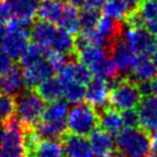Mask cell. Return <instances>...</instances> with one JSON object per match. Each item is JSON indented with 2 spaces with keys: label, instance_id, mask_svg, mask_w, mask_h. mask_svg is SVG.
Masks as SVG:
<instances>
[{
  "label": "cell",
  "instance_id": "1",
  "mask_svg": "<svg viewBox=\"0 0 157 157\" xmlns=\"http://www.w3.org/2000/svg\"><path fill=\"white\" fill-rule=\"evenodd\" d=\"M116 151L121 157H147L150 154V134L142 127L124 128L116 139Z\"/></svg>",
  "mask_w": 157,
  "mask_h": 157
},
{
  "label": "cell",
  "instance_id": "2",
  "mask_svg": "<svg viewBox=\"0 0 157 157\" xmlns=\"http://www.w3.org/2000/svg\"><path fill=\"white\" fill-rule=\"evenodd\" d=\"M44 109V99L36 89L25 88L15 96L16 118L23 127H35L40 121Z\"/></svg>",
  "mask_w": 157,
  "mask_h": 157
},
{
  "label": "cell",
  "instance_id": "3",
  "mask_svg": "<svg viewBox=\"0 0 157 157\" xmlns=\"http://www.w3.org/2000/svg\"><path fill=\"white\" fill-rule=\"evenodd\" d=\"M142 99L139 84L129 76L119 78L111 86L109 94V106L123 112L128 109H135Z\"/></svg>",
  "mask_w": 157,
  "mask_h": 157
},
{
  "label": "cell",
  "instance_id": "4",
  "mask_svg": "<svg viewBox=\"0 0 157 157\" xmlns=\"http://www.w3.org/2000/svg\"><path fill=\"white\" fill-rule=\"evenodd\" d=\"M67 132L78 135H89L98 127V114L96 109L87 102L76 103L69 110L66 120Z\"/></svg>",
  "mask_w": 157,
  "mask_h": 157
},
{
  "label": "cell",
  "instance_id": "5",
  "mask_svg": "<svg viewBox=\"0 0 157 157\" xmlns=\"http://www.w3.org/2000/svg\"><path fill=\"white\" fill-rule=\"evenodd\" d=\"M5 136L0 146V157H27L23 140V127L16 117L5 124Z\"/></svg>",
  "mask_w": 157,
  "mask_h": 157
},
{
  "label": "cell",
  "instance_id": "6",
  "mask_svg": "<svg viewBox=\"0 0 157 157\" xmlns=\"http://www.w3.org/2000/svg\"><path fill=\"white\" fill-rule=\"evenodd\" d=\"M108 54L112 58L117 67L119 78L129 76V74L132 73L133 66L136 61L137 54L127 44V42L124 38V35L110 46Z\"/></svg>",
  "mask_w": 157,
  "mask_h": 157
},
{
  "label": "cell",
  "instance_id": "7",
  "mask_svg": "<svg viewBox=\"0 0 157 157\" xmlns=\"http://www.w3.org/2000/svg\"><path fill=\"white\" fill-rule=\"evenodd\" d=\"M124 38L137 56H150L156 50V39L144 27H127L124 30Z\"/></svg>",
  "mask_w": 157,
  "mask_h": 157
},
{
  "label": "cell",
  "instance_id": "8",
  "mask_svg": "<svg viewBox=\"0 0 157 157\" xmlns=\"http://www.w3.org/2000/svg\"><path fill=\"white\" fill-rule=\"evenodd\" d=\"M140 126L147 133L157 134V96H147L137 105Z\"/></svg>",
  "mask_w": 157,
  "mask_h": 157
},
{
  "label": "cell",
  "instance_id": "9",
  "mask_svg": "<svg viewBox=\"0 0 157 157\" xmlns=\"http://www.w3.org/2000/svg\"><path fill=\"white\" fill-rule=\"evenodd\" d=\"M66 157H93L94 152L89 140L86 136L66 132L61 137Z\"/></svg>",
  "mask_w": 157,
  "mask_h": 157
},
{
  "label": "cell",
  "instance_id": "10",
  "mask_svg": "<svg viewBox=\"0 0 157 157\" xmlns=\"http://www.w3.org/2000/svg\"><path fill=\"white\" fill-rule=\"evenodd\" d=\"M54 69L46 59H42L23 69V84L25 88L36 89L46 78L53 76Z\"/></svg>",
  "mask_w": 157,
  "mask_h": 157
},
{
  "label": "cell",
  "instance_id": "11",
  "mask_svg": "<svg viewBox=\"0 0 157 157\" xmlns=\"http://www.w3.org/2000/svg\"><path fill=\"white\" fill-rule=\"evenodd\" d=\"M68 102L58 99L49 103L44 109L40 121L48 124L50 126L57 127L63 131H67L66 118L68 114Z\"/></svg>",
  "mask_w": 157,
  "mask_h": 157
},
{
  "label": "cell",
  "instance_id": "12",
  "mask_svg": "<svg viewBox=\"0 0 157 157\" xmlns=\"http://www.w3.org/2000/svg\"><path fill=\"white\" fill-rule=\"evenodd\" d=\"M86 89L84 99L87 103L98 110L109 105V94H110V84L108 81L102 78H93Z\"/></svg>",
  "mask_w": 157,
  "mask_h": 157
},
{
  "label": "cell",
  "instance_id": "13",
  "mask_svg": "<svg viewBox=\"0 0 157 157\" xmlns=\"http://www.w3.org/2000/svg\"><path fill=\"white\" fill-rule=\"evenodd\" d=\"M60 81H75L80 84H87L93 80V73L86 65L72 59L64 65V67L58 72Z\"/></svg>",
  "mask_w": 157,
  "mask_h": 157
},
{
  "label": "cell",
  "instance_id": "14",
  "mask_svg": "<svg viewBox=\"0 0 157 157\" xmlns=\"http://www.w3.org/2000/svg\"><path fill=\"white\" fill-rule=\"evenodd\" d=\"M89 142L94 155L97 157H110L116 152V142L112 135L97 127L89 134Z\"/></svg>",
  "mask_w": 157,
  "mask_h": 157
},
{
  "label": "cell",
  "instance_id": "15",
  "mask_svg": "<svg viewBox=\"0 0 157 157\" xmlns=\"http://www.w3.org/2000/svg\"><path fill=\"white\" fill-rule=\"evenodd\" d=\"M23 89V71L21 66H13L10 71L0 75V94L15 97Z\"/></svg>",
  "mask_w": 157,
  "mask_h": 157
},
{
  "label": "cell",
  "instance_id": "16",
  "mask_svg": "<svg viewBox=\"0 0 157 157\" xmlns=\"http://www.w3.org/2000/svg\"><path fill=\"white\" fill-rule=\"evenodd\" d=\"M98 114V127L109 133L110 135H118L123 131L124 123L119 111L109 105L96 110Z\"/></svg>",
  "mask_w": 157,
  "mask_h": 157
},
{
  "label": "cell",
  "instance_id": "17",
  "mask_svg": "<svg viewBox=\"0 0 157 157\" xmlns=\"http://www.w3.org/2000/svg\"><path fill=\"white\" fill-rule=\"evenodd\" d=\"M50 50L68 56L69 58L76 59V46L75 38L67 30L63 28H57L56 35L49 46Z\"/></svg>",
  "mask_w": 157,
  "mask_h": 157
},
{
  "label": "cell",
  "instance_id": "18",
  "mask_svg": "<svg viewBox=\"0 0 157 157\" xmlns=\"http://www.w3.org/2000/svg\"><path fill=\"white\" fill-rule=\"evenodd\" d=\"M27 157H66V155L61 141L42 139L27 151Z\"/></svg>",
  "mask_w": 157,
  "mask_h": 157
},
{
  "label": "cell",
  "instance_id": "19",
  "mask_svg": "<svg viewBox=\"0 0 157 157\" xmlns=\"http://www.w3.org/2000/svg\"><path fill=\"white\" fill-rule=\"evenodd\" d=\"M56 31H57V28L52 22L37 20L31 25L30 38L33 39L34 43L36 44L49 49L50 44L56 35Z\"/></svg>",
  "mask_w": 157,
  "mask_h": 157
},
{
  "label": "cell",
  "instance_id": "20",
  "mask_svg": "<svg viewBox=\"0 0 157 157\" xmlns=\"http://www.w3.org/2000/svg\"><path fill=\"white\" fill-rule=\"evenodd\" d=\"M14 17L33 21L36 16L39 0H2Z\"/></svg>",
  "mask_w": 157,
  "mask_h": 157
},
{
  "label": "cell",
  "instance_id": "21",
  "mask_svg": "<svg viewBox=\"0 0 157 157\" xmlns=\"http://www.w3.org/2000/svg\"><path fill=\"white\" fill-rule=\"evenodd\" d=\"M156 73L157 71L149 56H137L129 78L139 83L143 81H150L156 76Z\"/></svg>",
  "mask_w": 157,
  "mask_h": 157
},
{
  "label": "cell",
  "instance_id": "22",
  "mask_svg": "<svg viewBox=\"0 0 157 157\" xmlns=\"http://www.w3.org/2000/svg\"><path fill=\"white\" fill-rule=\"evenodd\" d=\"M36 91L48 103L61 99V97L64 96L63 84H61L60 78H53V76L46 78L40 84H38L37 88H36Z\"/></svg>",
  "mask_w": 157,
  "mask_h": 157
},
{
  "label": "cell",
  "instance_id": "23",
  "mask_svg": "<svg viewBox=\"0 0 157 157\" xmlns=\"http://www.w3.org/2000/svg\"><path fill=\"white\" fill-rule=\"evenodd\" d=\"M58 23L60 28L67 30L69 34H78L81 31V27H80V13L78 10V7L73 5L65 6Z\"/></svg>",
  "mask_w": 157,
  "mask_h": 157
},
{
  "label": "cell",
  "instance_id": "24",
  "mask_svg": "<svg viewBox=\"0 0 157 157\" xmlns=\"http://www.w3.org/2000/svg\"><path fill=\"white\" fill-rule=\"evenodd\" d=\"M63 8L64 7L61 6V4L56 0H40L38 2L36 16L38 17V20L56 23L61 16Z\"/></svg>",
  "mask_w": 157,
  "mask_h": 157
},
{
  "label": "cell",
  "instance_id": "25",
  "mask_svg": "<svg viewBox=\"0 0 157 157\" xmlns=\"http://www.w3.org/2000/svg\"><path fill=\"white\" fill-rule=\"evenodd\" d=\"M106 51L102 46H96V45H88L83 49L78 50L76 52V60H78L81 64L86 65L87 67H91L93 65L98 63L99 60L105 58Z\"/></svg>",
  "mask_w": 157,
  "mask_h": 157
},
{
  "label": "cell",
  "instance_id": "26",
  "mask_svg": "<svg viewBox=\"0 0 157 157\" xmlns=\"http://www.w3.org/2000/svg\"><path fill=\"white\" fill-rule=\"evenodd\" d=\"M129 10H131L125 0H105L103 6L104 15L117 21L125 20Z\"/></svg>",
  "mask_w": 157,
  "mask_h": 157
},
{
  "label": "cell",
  "instance_id": "27",
  "mask_svg": "<svg viewBox=\"0 0 157 157\" xmlns=\"http://www.w3.org/2000/svg\"><path fill=\"white\" fill-rule=\"evenodd\" d=\"M48 51H49V49L43 48L40 45L36 44V43L28 45L27 49L25 50V52L20 57V66L22 68H25L30 65L44 59V57L48 54Z\"/></svg>",
  "mask_w": 157,
  "mask_h": 157
},
{
  "label": "cell",
  "instance_id": "28",
  "mask_svg": "<svg viewBox=\"0 0 157 157\" xmlns=\"http://www.w3.org/2000/svg\"><path fill=\"white\" fill-rule=\"evenodd\" d=\"M63 84V94L66 101L69 103H80L84 99L86 88L83 84H80L75 81H61Z\"/></svg>",
  "mask_w": 157,
  "mask_h": 157
},
{
  "label": "cell",
  "instance_id": "29",
  "mask_svg": "<svg viewBox=\"0 0 157 157\" xmlns=\"http://www.w3.org/2000/svg\"><path fill=\"white\" fill-rule=\"evenodd\" d=\"M135 10L146 25L157 20V0H141Z\"/></svg>",
  "mask_w": 157,
  "mask_h": 157
},
{
  "label": "cell",
  "instance_id": "30",
  "mask_svg": "<svg viewBox=\"0 0 157 157\" xmlns=\"http://www.w3.org/2000/svg\"><path fill=\"white\" fill-rule=\"evenodd\" d=\"M15 112V97L0 94V124H5Z\"/></svg>",
  "mask_w": 157,
  "mask_h": 157
},
{
  "label": "cell",
  "instance_id": "31",
  "mask_svg": "<svg viewBox=\"0 0 157 157\" xmlns=\"http://www.w3.org/2000/svg\"><path fill=\"white\" fill-rule=\"evenodd\" d=\"M99 19H101V14H99L98 10L83 8V10L80 13L81 31H90V30H93L96 27Z\"/></svg>",
  "mask_w": 157,
  "mask_h": 157
},
{
  "label": "cell",
  "instance_id": "32",
  "mask_svg": "<svg viewBox=\"0 0 157 157\" xmlns=\"http://www.w3.org/2000/svg\"><path fill=\"white\" fill-rule=\"evenodd\" d=\"M46 57H48V61H49L50 65L52 66V68L54 69V72H59L60 69L64 67V65L66 64L67 61L72 60V58H69L68 56L59 53V52L52 51V50H50V49H49V51H48Z\"/></svg>",
  "mask_w": 157,
  "mask_h": 157
},
{
  "label": "cell",
  "instance_id": "33",
  "mask_svg": "<svg viewBox=\"0 0 157 157\" xmlns=\"http://www.w3.org/2000/svg\"><path fill=\"white\" fill-rule=\"evenodd\" d=\"M121 119L125 127L134 128L140 126V118L135 109H128L121 112Z\"/></svg>",
  "mask_w": 157,
  "mask_h": 157
},
{
  "label": "cell",
  "instance_id": "34",
  "mask_svg": "<svg viewBox=\"0 0 157 157\" xmlns=\"http://www.w3.org/2000/svg\"><path fill=\"white\" fill-rule=\"evenodd\" d=\"M13 67L12 58L7 54L4 48L0 46V75L6 73L7 71H10Z\"/></svg>",
  "mask_w": 157,
  "mask_h": 157
},
{
  "label": "cell",
  "instance_id": "35",
  "mask_svg": "<svg viewBox=\"0 0 157 157\" xmlns=\"http://www.w3.org/2000/svg\"><path fill=\"white\" fill-rule=\"evenodd\" d=\"M104 4H105V0H84L83 7L99 12L101 10H103Z\"/></svg>",
  "mask_w": 157,
  "mask_h": 157
},
{
  "label": "cell",
  "instance_id": "36",
  "mask_svg": "<svg viewBox=\"0 0 157 157\" xmlns=\"http://www.w3.org/2000/svg\"><path fill=\"white\" fill-rule=\"evenodd\" d=\"M10 19V12L5 2L0 1V23H6Z\"/></svg>",
  "mask_w": 157,
  "mask_h": 157
},
{
  "label": "cell",
  "instance_id": "37",
  "mask_svg": "<svg viewBox=\"0 0 157 157\" xmlns=\"http://www.w3.org/2000/svg\"><path fill=\"white\" fill-rule=\"evenodd\" d=\"M149 88H150V95L157 96V76L149 81Z\"/></svg>",
  "mask_w": 157,
  "mask_h": 157
},
{
  "label": "cell",
  "instance_id": "38",
  "mask_svg": "<svg viewBox=\"0 0 157 157\" xmlns=\"http://www.w3.org/2000/svg\"><path fill=\"white\" fill-rule=\"evenodd\" d=\"M125 1H126V4L128 5V7H129L131 10H134V8L141 2V0H125Z\"/></svg>",
  "mask_w": 157,
  "mask_h": 157
},
{
  "label": "cell",
  "instance_id": "39",
  "mask_svg": "<svg viewBox=\"0 0 157 157\" xmlns=\"http://www.w3.org/2000/svg\"><path fill=\"white\" fill-rule=\"evenodd\" d=\"M6 33H7V28L4 23H0V43H2V40L5 38Z\"/></svg>",
  "mask_w": 157,
  "mask_h": 157
},
{
  "label": "cell",
  "instance_id": "40",
  "mask_svg": "<svg viewBox=\"0 0 157 157\" xmlns=\"http://www.w3.org/2000/svg\"><path fill=\"white\" fill-rule=\"evenodd\" d=\"M69 1H71V5L75 6V7H81L84 4V0H69Z\"/></svg>",
  "mask_w": 157,
  "mask_h": 157
},
{
  "label": "cell",
  "instance_id": "41",
  "mask_svg": "<svg viewBox=\"0 0 157 157\" xmlns=\"http://www.w3.org/2000/svg\"><path fill=\"white\" fill-rule=\"evenodd\" d=\"M4 136H5V126H4V124H0V146L2 143Z\"/></svg>",
  "mask_w": 157,
  "mask_h": 157
},
{
  "label": "cell",
  "instance_id": "42",
  "mask_svg": "<svg viewBox=\"0 0 157 157\" xmlns=\"http://www.w3.org/2000/svg\"><path fill=\"white\" fill-rule=\"evenodd\" d=\"M152 63H154V66H155V68H156V71H157V48H156V50L152 52Z\"/></svg>",
  "mask_w": 157,
  "mask_h": 157
},
{
  "label": "cell",
  "instance_id": "43",
  "mask_svg": "<svg viewBox=\"0 0 157 157\" xmlns=\"http://www.w3.org/2000/svg\"><path fill=\"white\" fill-rule=\"evenodd\" d=\"M56 1H58V2L61 4V2H66V1H68V0H56Z\"/></svg>",
  "mask_w": 157,
  "mask_h": 157
},
{
  "label": "cell",
  "instance_id": "44",
  "mask_svg": "<svg viewBox=\"0 0 157 157\" xmlns=\"http://www.w3.org/2000/svg\"><path fill=\"white\" fill-rule=\"evenodd\" d=\"M148 157H157V154H151V155H148Z\"/></svg>",
  "mask_w": 157,
  "mask_h": 157
},
{
  "label": "cell",
  "instance_id": "45",
  "mask_svg": "<svg viewBox=\"0 0 157 157\" xmlns=\"http://www.w3.org/2000/svg\"><path fill=\"white\" fill-rule=\"evenodd\" d=\"M155 39H156V44H157V34H156V37H155Z\"/></svg>",
  "mask_w": 157,
  "mask_h": 157
}]
</instances>
